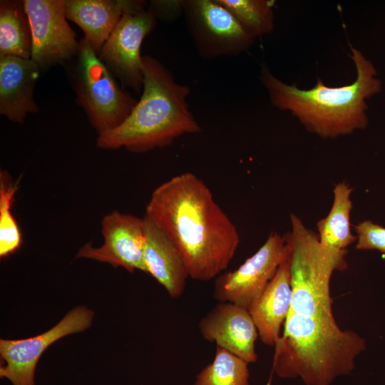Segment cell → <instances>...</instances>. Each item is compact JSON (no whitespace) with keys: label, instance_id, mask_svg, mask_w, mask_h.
Instances as JSON below:
<instances>
[{"label":"cell","instance_id":"cell-1","mask_svg":"<svg viewBox=\"0 0 385 385\" xmlns=\"http://www.w3.org/2000/svg\"><path fill=\"white\" fill-rule=\"evenodd\" d=\"M147 217L175 245L189 277L208 281L225 271L240 244L238 231L207 185L192 173L158 186Z\"/></svg>","mask_w":385,"mask_h":385},{"label":"cell","instance_id":"cell-2","mask_svg":"<svg viewBox=\"0 0 385 385\" xmlns=\"http://www.w3.org/2000/svg\"><path fill=\"white\" fill-rule=\"evenodd\" d=\"M349 56L356 78L342 86H329L317 77L313 87L300 88L279 79L265 64L259 78L272 106L290 113L308 131L325 139L350 135L368 125L367 101L381 91L382 82L359 49L350 45Z\"/></svg>","mask_w":385,"mask_h":385},{"label":"cell","instance_id":"cell-3","mask_svg":"<svg viewBox=\"0 0 385 385\" xmlns=\"http://www.w3.org/2000/svg\"><path fill=\"white\" fill-rule=\"evenodd\" d=\"M143 63L140 100L119 126L98 135V148L145 153L168 146L184 134L201 131L187 101L190 87L178 83L172 72L153 56H143Z\"/></svg>","mask_w":385,"mask_h":385},{"label":"cell","instance_id":"cell-4","mask_svg":"<svg viewBox=\"0 0 385 385\" xmlns=\"http://www.w3.org/2000/svg\"><path fill=\"white\" fill-rule=\"evenodd\" d=\"M274 347L273 369L279 377H299L306 385H330L354 370L366 341L352 330L342 329L333 314L289 312Z\"/></svg>","mask_w":385,"mask_h":385},{"label":"cell","instance_id":"cell-5","mask_svg":"<svg viewBox=\"0 0 385 385\" xmlns=\"http://www.w3.org/2000/svg\"><path fill=\"white\" fill-rule=\"evenodd\" d=\"M291 230L284 237L289 248L292 289L289 312L304 315H331L330 281L337 270H344L346 256L330 253L321 246L317 233L291 214Z\"/></svg>","mask_w":385,"mask_h":385},{"label":"cell","instance_id":"cell-6","mask_svg":"<svg viewBox=\"0 0 385 385\" xmlns=\"http://www.w3.org/2000/svg\"><path fill=\"white\" fill-rule=\"evenodd\" d=\"M68 66L76 101L98 135L119 126L138 101L119 84L85 38Z\"/></svg>","mask_w":385,"mask_h":385},{"label":"cell","instance_id":"cell-7","mask_svg":"<svg viewBox=\"0 0 385 385\" xmlns=\"http://www.w3.org/2000/svg\"><path fill=\"white\" fill-rule=\"evenodd\" d=\"M183 6L188 31L202 58L237 56L254 44L256 38L217 0H183Z\"/></svg>","mask_w":385,"mask_h":385},{"label":"cell","instance_id":"cell-8","mask_svg":"<svg viewBox=\"0 0 385 385\" xmlns=\"http://www.w3.org/2000/svg\"><path fill=\"white\" fill-rule=\"evenodd\" d=\"M158 20L147 8L125 12L98 54L125 89L130 88L137 93L143 91L141 46Z\"/></svg>","mask_w":385,"mask_h":385},{"label":"cell","instance_id":"cell-9","mask_svg":"<svg viewBox=\"0 0 385 385\" xmlns=\"http://www.w3.org/2000/svg\"><path fill=\"white\" fill-rule=\"evenodd\" d=\"M93 312L86 307H75L46 332L21 339L0 340V377L12 385H35V371L39 359L53 343L69 334L88 328Z\"/></svg>","mask_w":385,"mask_h":385},{"label":"cell","instance_id":"cell-10","mask_svg":"<svg viewBox=\"0 0 385 385\" xmlns=\"http://www.w3.org/2000/svg\"><path fill=\"white\" fill-rule=\"evenodd\" d=\"M284 235H270L259 250L235 270L217 277L213 296L219 302L248 308L263 292L287 256Z\"/></svg>","mask_w":385,"mask_h":385},{"label":"cell","instance_id":"cell-11","mask_svg":"<svg viewBox=\"0 0 385 385\" xmlns=\"http://www.w3.org/2000/svg\"><path fill=\"white\" fill-rule=\"evenodd\" d=\"M32 34L31 59L41 71L69 62L79 46L67 21L64 0H24Z\"/></svg>","mask_w":385,"mask_h":385},{"label":"cell","instance_id":"cell-12","mask_svg":"<svg viewBox=\"0 0 385 385\" xmlns=\"http://www.w3.org/2000/svg\"><path fill=\"white\" fill-rule=\"evenodd\" d=\"M101 226L103 245L94 247L88 243L79 250L76 257L106 262L130 272L140 270L147 273L144 218L113 211L104 216Z\"/></svg>","mask_w":385,"mask_h":385},{"label":"cell","instance_id":"cell-13","mask_svg":"<svg viewBox=\"0 0 385 385\" xmlns=\"http://www.w3.org/2000/svg\"><path fill=\"white\" fill-rule=\"evenodd\" d=\"M202 337L248 364L257 360V327L247 308L230 302H220L200 322Z\"/></svg>","mask_w":385,"mask_h":385},{"label":"cell","instance_id":"cell-14","mask_svg":"<svg viewBox=\"0 0 385 385\" xmlns=\"http://www.w3.org/2000/svg\"><path fill=\"white\" fill-rule=\"evenodd\" d=\"M41 69L31 58L0 57V114L21 123L28 114L38 112L34 98Z\"/></svg>","mask_w":385,"mask_h":385},{"label":"cell","instance_id":"cell-15","mask_svg":"<svg viewBox=\"0 0 385 385\" xmlns=\"http://www.w3.org/2000/svg\"><path fill=\"white\" fill-rule=\"evenodd\" d=\"M148 4L141 0H64L67 19L83 31L97 54L125 12L145 9Z\"/></svg>","mask_w":385,"mask_h":385},{"label":"cell","instance_id":"cell-16","mask_svg":"<svg viewBox=\"0 0 385 385\" xmlns=\"http://www.w3.org/2000/svg\"><path fill=\"white\" fill-rule=\"evenodd\" d=\"M288 246V245H287ZM292 289L289 252L261 295L247 308L261 341L275 346L291 309Z\"/></svg>","mask_w":385,"mask_h":385},{"label":"cell","instance_id":"cell-17","mask_svg":"<svg viewBox=\"0 0 385 385\" xmlns=\"http://www.w3.org/2000/svg\"><path fill=\"white\" fill-rule=\"evenodd\" d=\"M144 260L153 276L173 299L180 297L189 277L185 264L173 242L145 216Z\"/></svg>","mask_w":385,"mask_h":385},{"label":"cell","instance_id":"cell-18","mask_svg":"<svg viewBox=\"0 0 385 385\" xmlns=\"http://www.w3.org/2000/svg\"><path fill=\"white\" fill-rule=\"evenodd\" d=\"M351 192L352 188L344 181L335 185L332 207L327 215L317 224L321 246L332 254L346 256V248L356 241L350 224Z\"/></svg>","mask_w":385,"mask_h":385},{"label":"cell","instance_id":"cell-19","mask_svg":"<svg viewBox=\"0 0 385 385\" xmlns=\"http://www.w3.org/2000/svg\"><path fill=\"white\" fill-rule=\"evenodd\" d=\"M32 34L24 0L0 1V57L31 58Z\"/></svg>","mask_w":385,"mask_h":385},{"label":"cell","instance_id":"cell-20","mask_svg":"<svg viewBox=\"0 0 385 385\" xmlns=\"http://www.w3.org/2000/svg\"><path fill=\"white\" fill-rule=\"evenodd\" d=\"M248 363L216 346L212 361L196 376L195 385H249Z\"/></svg>","mask_w":385,"mask_h":385},{"label":"cell","instance_id":"cell-21","mask_svg":"<svg viewBox=\"0 0 385 385\" xmlns=\"http://www.w3.org/2000/svg\"><path fill=\"white\" fill-rule=\"evenodd\" d=\"M227 9L253 37L269 34L274 30V1L217 0Z\"/></svg>","mask_w":385,"mask_h":385},{"label":"cell","instance_id":"cell-22","mask_svg":"<svg viewBox=\"0 0 385 385\" xmlns=\"http://www.w3.org/2000/svg\"><path fill=\"white\" fill-rule=\"evenodd\" d=\"M18 182L14 183L5 170L0 173V257L6 258L21 246L20 228L11 212Z\"/></svg>","mask_w":385,"mask_h":385},{"label":"cell","instance_id":"cell-23","mask_svg":"<svg viewBox=\"0 0 385 385\" xmlns=\"http://www.w3.org/2000/svg\"><path fill=\"white\" fill-rule=\"evenodd\" d=\"M354 228L356 250H374L385 253V227L371 220H364L354 225Z\"/></svg>","mask_w":385,"mask_h":385},{"label":"cell","instance_id":"cell-24","mask_svg":"<svg viewBox=\"0 0 385 385\" xmlns=\"http://www.w3.org/2000/svg\"><path fill=\"white\" fill-rule=\"evenodd\" d=\"M147 9L164 21H172L183 14V0H152Z\"/></svg>","mask_w":385,"mask_h":385}]
</instances>
